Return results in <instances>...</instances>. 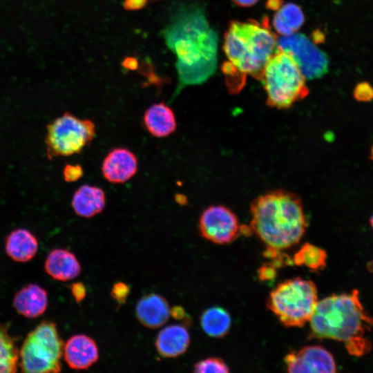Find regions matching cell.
Returning <instances> with one entry per match:
<instances>
[{"label": "cell", "instance_id": "26", "mask_svg": "<svg viewBox=\"0 0 373 373\" xmlns=\"http://www.w3.org/2000/svg\"><path fill=\"white\" fill-rule=\"evenodd\" d=\"M353 97L358 102H370L373 99V86L367 82L358 83L353 90Z\"/></svg>", "mask_w": 373, "mask_h": 373}, {"label": "cell", "instance_id": "20", "mask_svg": "<svg viewBox=\"0 0 373 373\" xmlns=\"http://www.w3.org/2000/svg\"><path fill=\"white\" fill-rule=\"evenodd\" d=\"M6 254L13 260L25 262L31 260L38 250V242L29 231L18 229L12 231L6 240Z\"/></svg>", "mask_w": 373, "mask_h": 373}, {"label": "cell", "instance_id": "7", "mask_svg": "<svg viewBox=\"0 0 373 373\" xmlns=\"http://www.w3.org/2000/svg\"><path fill=\"white\" fill-rule=\"evenodd\" d=\"M64 347L56 325L44 321L24 340L19 351V367L29 373L59 372Z\"/></svg>", "mask_w": 373, "mask_h": 373}, {"label": "cell", "instance_id": "36", "mask_svg": "<svg viewBox=\"0 0 373 373\" xmlns=\"http://www.w3.org/2000/svg\"><path fill=\"white\" fill-rule=\"evenodd\" d=\"M370 160L373 161V144L372 145L370 148Z\"/></svg>", "mask_w": 373, "mask_h": 373}, {"label": "cell", "instance_id": "25", "mask_svg": "<svg viewBox=\"0 0 373 373\" xmlns=\"http://www.w3.org/2000/svg\"><path fill=\"white\" fill-rule=\"evenodd\" d=\"M193 367V372L197 373H226L230 371L225 361L218 357H209L200 361L194 365Z\"/></svg>", "mask_w": 373, "mask_h": 373}, {"label": "cell", "instance_id": "29", "mask_svg": "<svg viewBox=\"0 0 373 373\" xmlns=\"http://www.w3.org/2000/svg\"><path fill=\"white\" fill-rule=\"evenodd\" d=\"M276 268L271 264H265L258 269V275L260 280H271L276 276Z\"/></svg>", "mask_w": 373, "mask_h": 373}, {"label": "cell", "instance_id": "35", "mask_svg": "<svg viewBox=\"0 0 373 373\" xmlns=\"http://www.w3.org/2000/svg\"><path fill=\"white\" fill-rule=\"evenodd\" d=\"M367 269L370 272L373 273V259L367 264Z\"/></svg>", "mask_w": 373, "mask_h": 373}, {"label": "cell", "instance_id": "30", "mask_svg": "<svg viewBox=\"0 0 373 373\" xmlns=\"http://www.w3.org/2000/svg\"><path fill=\"white\" fill-rule=\"evenodd\" d=\"M70 290L73 298L77 303L82 302L86 296L85 285L81 282H76L70 285Z\"/></svg>", "mask_w": 373, "mask_h": 373}, {"label": "cell", "instance_id": "23", "mask_svg": "<svg viewBox=\"0 0 373 373\" xmlns=\"http://www.w3.org/2000/svg\"><path fill=\"white\" fill-rule=\"evenodd\" d=\"M327 256L325 250L306 242L294 254L292 262L297 266H304L312 272L319 273L326 267Z\"/></svg>", "mask_w": 373, "mask_h": 373}, {"label": "cell", "instance_id": "10", "mask_svg": "<svg viewBox=\"0 0 373 373\" xmlns=\"http://www.w3.org/2000/svg\"><path fill=\"white\" fill-rule=\"evenodd\" d=\"M198 228L203 238L218 245L232 242L242 232L236 215L221 204L209 206L202 211Z\"/></svg>", "mask_w": 373, "mask_h": 373}, {"label": "cell", "instance_id": "28", "mask_svg": "<svg viewBox=\"0 0 373 373\" xmlns=\"http://www.w3.org/2000/svg\"><path fill=\"white\" fill-rule=\"evenodd\" d=\"M83 173V169L79 164H67L63 171L64 178L68 182L78 180Z\"/></svg>", "mask_w": 373, "mask_h": 373}, {"label": "cell", "instance_id": "27", "mask_svg": "<svg viewBox=\"0 0 373 373\" xmlns=\"http://www.w3.org/2000/svg\"><path fill=\"white\" fill-rule=\"evenodd\" d=\"M130 291V286L119 281L115 283L112 287L111 296L117 302L118 306H120L126 303Z\"/></svg>", "mask_w": 373, "mask_h": 373}, {"label": "cell", "instance_id": "13", "mask_svg": "<svg viewBox=\"0 0 373 373\" xmlns=\"http://www.w3.org/2000/svg\"><path fill=\"white\" fill-rule=\"evenodd\" d=\"M63 356L68 365L74 370H86L99 358L95 341L85 334L71 336L64 347Z\"/></svg>", "mask_w": 373, "mask_h": 373}, {"label": "cell", "instance_id": "16", "mask_svg": "<svg viewBox=\"0 0 373 373\" xmlns=\"http://www.w3.org/2000/svg\"><path fill=\"white\" fill-rule=\"evenodd\" d=\"M46 272L52 278L68 281L81 273V265L76 256L64 249H55L48 254L44 265Z\"/></svg>", "mask_w": 373, "mask_h": 373}, {"label": "cell", "instance_id": "8", "mask_svg": "<svg viewBox=\"0 0 373 373\" xmlns=\"http://www.w3.org/2000/svg\"><path fill=\"white\" fill-rule=\"evenodd\" d=\"M95 136V124L92 120L64 113L47 126L45 142L48 157L79 153L90 144Z\"/></svg>", "mask_w": 373, "mask_h": 373}, {"label": "cell", "instance_id": "34", "mask_svg": "<svg viewBox=\"0 0 373 373\" xmlns=\"http://www.w3.org/2000/svg\"><path fill=\"white\" fill-rule=\"evenodd\" d=\"M238 6L249 7L254 5L259 0H232Z\"/></svg>", "mask_w": 373, "mask_h": 373}, {"label": "cell", "instance_id": "22", "mask_svg": "<svg viewBox=\"0 0 373 373\" xmlns=\"http://www.w3.org/2000/svg\"><path fill=\"white\" fill-rule=\"evenodd\" d=\"M200 325L206 334L213 338H222L231 328V318L229 312L221 307H211L203 312Z\"/></svg>", "mask_w": 373, "mask_h": 373}, {"label": "cell", "instance_id": "15", "mask_svg": "<svg viewBox=\"0 0 373 373\" xmlns=\"http://www.w3.org/2000/svg\"><path fill=\"white\" fill-rule=\"evenodd\" d=\"M190 342V334L184 325H171L160 331L155 345L162 357L175 358L187 350Z\"/></svg>", "mask_w": 373, "mask_h": 373}, {"label": "cell", "instance_id": "4", "mask_svg": "<svg viewBox=\"0 0 373 373\" xmlns=\"http://www.w3.org/2000/svg\"><path fill=\"white\" fill-rule=\"evenodd\" d=\"M309 338L332 339L344 343L364 336L373 326V316L364 309L359 291L332 294L318 301L309 320Z\"/></svg>", "mask_w": 373, "mask_h": 373}, {"label": "cell", "instance_id": "6", "mask_svg": "<svg viewBox=\"0 0 373 373\" xmlns=\"http://www.w3.org/2000/svg\"><path fill=\"white\" fill-rule=\"evenodd\" d=\"M318 301L314 283L296 277L278 284L266 305L284 326L300 327L309 321Z\"/></svg>", "mask_w": 373, "mask_h": 373}, {"label": "cell", "instance_id": "17", "mask_svg": "<svg viewBox=\"0 0 373 373\" xmlns=\"http://www.w3.org/2000/svg\"><path fill=\"white\" fill-rule=\"evenodd\" d=\"M13 306L21 315L36 318L43 314L47 308V292L36 284L28 285L15 294Z\"/></svg>", "mask_w": 373, "mask_h": 373}, {"label": "cell", "instance_id": "18", "mask_svg": "<svg viewBox=\"0 0 373 373\" xmlns=\"http://www.w3.org/2000/svg\"><path fill=\"white\" fill-rule=\"evenodd\" d=\"M143 122L148 132L158 138L169 136L177 127L174 112L164 102L149 107L144 112Z\"/></svg>", "mask_w": 373, "mask_h": 373}, {"label": "cell", "instance_id": "11", "mask_svg": "<svg viewBox=\"0 0 373 373\" xmlns=\"http://www.w3.org/2000/svg\"><path fill=\"white\" fill-rule=\"evenodd\" d=\"M285 363L289 372L334 373L336 372L334 358L325 347L315 345L305 346L288 353Z\"/></svg>", "mask_w": 373, "mask_h": 373}, {"label": "cell", "instance_id": "33", "mask_svg": "<svg viewBox=\"0 0 373 373\" xmlns=\"http://www.w3.org/2000/svg\"><path fill=\"white\" fill-rule=\"evenodd\" d=\"M122 65L126 69L134 70L138 68V61L135 57H128L123 60Z\"/></svg>", "mask_w": 373, "mask_h": 373}, {"label": "cell", "instance_id": "5", "mask_svg": "<svg viewBox=\"0 0 373 373\" xmlns=\"http://www.w3.org/2000/svg\"><path fill=\"white\" fill-rule=\"evenodd\" d=\"M259 78L266 93L267 103L274 108H288L308 94L306 78L296 61L278 48L266 63Z\"/></svg>", "mask_w": 373, "mask_h": 373}, {"label": "cell", "instance_id": "31", "mask_svg": "<svg viewBox=\"0 0 373 373\" xmlns=\"http://www.w3.org/2000/svg\"><path fill=\"white\" fill-rule=\"evenodd\" d=\"M170 315L176 320L183 321L188 325L191 323V318L188 317L184 309L181 306H174L170 309Z\"/></svg>", "mask_w": 373, "mask_h": 373}, {"label": "cell", "instance_id": "3", "mask_svg": "<svg viewBox=\"0 0 373 373\" xmlns=\"http://www.w3.org/2000/svg\"><path fill=\"white\" fill-rule=\"evenodd\" d=\"M277 37L267 20L233 21L224 36V51L228 62L224 72L233 79L246 75L259 78L270 57L277 48Z\"/></svg>", "mask_w": 373, "mask_h": 373}, {"label": "cell", "instance_id": "37", "mask_svg": "<svg viewBox=\"0 0 373 373\" xmlns=\"http://www.w3.org/2000/svg\"><path fill=\"white\" fill-rule=\"evenodd\" d=\"M370 224L373 229V214L370 218Z\"/></svg>", "mask_w": 373, "mask_h": 373}, {"label": "cell", "instance_id": "1", "mask_svg": "<svg viewBox=\"0 0 373 373\" xmlns=\"http://www.w3.org/2000/svg\"><path fill=\"white\" fill-rule=\"evenodd\" d=\"M164 37L177 58L178 83L173 97L185 86L201 84L214 74L218 36L199 8L179 9L164 30Z\"/></svg>", "mask_w": 373, "mask_h": 373}, {"label": "cell", "instance_id": "9", "mask_svg": "<svg viewBox=\"0 0 373 373\" xmlns=\"http://www.w3.org/2000/svg\"><path fill=\"white\" fill-rule=\"evenodd\" d=\"M277 48L292 57L306 79L319 78L327 72V55L303 34L282 36L277 40Z\"/></svg>", "mask_w": 373, "mask_h": 373}, {"label": "cell", "instance_id": "21", "mask_svg": "<svg viewBox=\"0 0 373 373\" xmlns=\"http://www.w3.org/2000/svg\"><path fill=\"white\" fill-rule=\"evenodd\" d=\"M276 10L272 23L279 35H291L303 26L305 21L304 14L297 5L288 3L280 6Z\"/></svg>", "mask_w": 373, "mask_h": 373}, {"label": "cell", "instance_id": "14", "mask_svg": "<svg viewBox=\"0 0 373 373\" xmlns=\"http://www.w3.org/2000/svg\"><path fill=\"white\" fill-rule=\"evenodd\" d=\"M170 309L164 297L151 293L143 296L138 300L135 306V315L143 326L154 329L162 326L168 321Z\"/></svg>", "mask_w": 373, "mask_h": 373}, {"label": "cell", "instance_id": "12", "mask_svg": "<svg viewBox=\"0 0 373 373\" xmlns=\"http://www.w3.org/2000/svg\"><path fill=\"white\" fill-rule=\"evenodd\" d=\"M135 155L126 148H115L104 157L102 164L104 178L111 183H124L133 178L137 171Z\"/></svg>", "mask_w": 373, "mask_h": 373}, {"label": "cell", "instance_id": "32", "mask_svg": "<svg viewBox=\"0 0 373 373\" xmlns=\"http://www.w3.org/2000/svg\"><path fill=\"white\" fill-rule=\"evenodd\" d=\"M148 0H124V8L127 10H137L145 6Z\"/></svg>", "mask_w": 373, "mask_h": 373}, {"label": "cell", "instance_id": "2", "mask_svg": "<svg viewBox=\"0 0 373 373\" xmlns=\"http://www.w3.org/2000/svg\"><path fill=\"white\" fill-rule=\"evenodd\" d=\"M251 228L267 248H290L301 240L307 229L300 200L287 191L259 196L251 204Z\"/></svg>", "mask_w": 373, "mask_h": 373}, {"label": "cell", "instance_id": "19", "mask_svg": "<svg viewBox=\"0 0 373 373\" xmlns=\"http://www.w3.org/2000/svg\"><path fill=\"white\" fill-rule=\"evenodd\" d=\"M71 204L76 214L90 218L104 210L106 195L104 190L99 186L84 184L74 193Z\"/></svg>", "mask_w": 373, "mask_h": 373}, {"label": "cell", "instance_id": "24", "mask_svg": "<svg viewBox=\"0 0 373 373\" xmlns=\"http://www.w3.org/2000/svg\"><path fill=\"white\" fill-rule=\"evenodd\" d=\"M19 352L6 327L0 326V373L17 371Z\"/></svg>", "mask_w": 373, "mask_h": 373}]
</instances>
